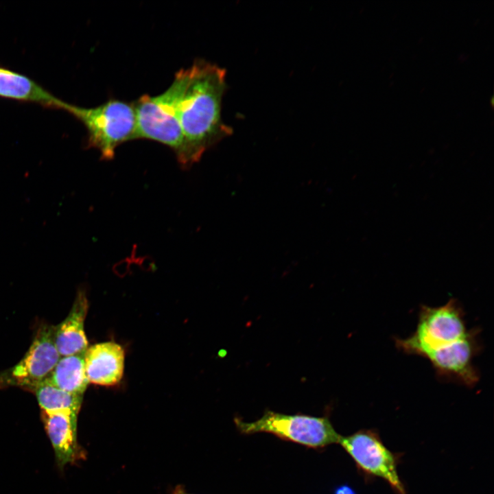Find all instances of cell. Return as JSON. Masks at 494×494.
<instances>
[{
    "label": "cell",
    "mask_w": 494,
    "mask_h": 494,
    "mask_svg": "<svg viewBox=\"0 0 494 494\" xmlns=\"http://www.w3.org/2000/svg\"><path fill=\"white\" fill-rule=\"evenodd\" d=\"M189 69V80L177 106L185 140L180 165L185 168L198 162L207 150L233 132L221 117L226 70L204 60L194 61Z\"/></svg>",
    "instance_id": "6da1fadb"
},
{
    "label": "cell",
    "mask_w": 494,
    "mask_h": 494,
    "mask_svg": "<svg viewBox=\"0 0 494 494\" xmlns=\"http://www.w3.org/2000/svg\"><path fill=\"white\" fill-rule=\"evenodd\" d=\"M189 78V69L175 74L171 85L163 93L141 95L134 103L136 139L161 143L172 149L180 164L185 155L184 137L177 117V106Z\"/></svg>",
    "instance_id": "7a4b0ae2"
},
{
    "label": "cell",
    "mask_w": 494,
    "mask_h": 494,
    "mask_svg": "<svg viewBox=\"0 0 494 494\" xmlns=\"http://www.w3.org/2000/svg\"><path fill=\"white\" fill-rule=\"evenodd\" d=\"M65 110L82 123L88 133V147L99 150L105 160L113 159L121 143L135 139L133 104L112 99L93 108L67 104Z\"/></svg>",
    "instance_id": "3957f363"
},
{
    "label": "cell",
    "mask_w": 494,
    "mask_h": 494,
    "mask_svg": "<svg viewBox=\"0 0 494 494\" xmlns=\"http://www.w3.org/2000/svg\"><path fill=\"white\" fill-rule=\"evenodd\" d=\"M469 331L460 303L451 298L441 306H421L415 331L405 338H395V345L405 353L422 357L465 338Z\"/></svg>",
    "instance_id": "277c9868"
},
{
    "label": "cell",
    "mask_w": 494,
    "mask_h": 494,
    "mask_svg": "<svg viewBox=\"0 0 494 494\" xmlns=\"http://www.w3.org/2000/svg\"><path fill=\"white\" fill-rule=\"evenodd\" d=\"M235 423L244 434L268 432L311 447L338 443L341 437L325 417L289 415L268 410L255 421L244 422L236 418Z\"/></svg>",
    "instance_id": "5b68a950"
},
{
    "label": "cell",
    "mask_w": 494,
    "mask_h": 494,
    "mask_svg": "<svg viewBox=\"0 0 494 494\" xmlns=\"http://www.w3.org/2000/svg\"><path fill=\"white\" fill-rule=\"evenodd\" d=\"M54 326L42 325L23 358L0 373V388L16 386L32 392L49 377L60 356L54 340Z\"/></svg>",
    "instance_id": "8992f818"
},
{
    "label": "cell",
    "mask_w": 494,
    "mask_h": 494,
    "mask_svg": "<svg viewBox=\"0 0 494 494\" xmlns=\"http://www.w3.org/2000/svg\"><path fill=\"white\" fill-rule=\"evenodd\" d=\"M477 329L452 344L429 351L422 357L432 365L438 377L471 388L477 384L480 375L473 358L480 351Z\"/></svg>",
    "instance_id": "52a82bcc"
},
{
    "label": "cell",
    "mask_w": 494,
    "mask_h": 494,
    "mask_svg": "<svg viewBox=\"0 0 494 494\" xmlns=\"http://www.w3.org/2000/svg\"><path fill=\"white\" fill-rule=\"evenodd\" d=\"M364 471L386 480L397 492L405 489L397 474L394 455L370 431L341 436L339 443Z\"/></svg>",
    "instance_id": "ba28073f"
},
{
    "label": "cell",
    "mask_w": 494,
    "mask_h": 494,
    "mask_svg": "<svg viewBox=\"0 0 494 494\" xmlns=\"http://www.w3.org/2000/svg\"><path fill=\"white\" fill-rule=\"evenodd\" d=\"M41 418L58 466L63 467L78 460L82 456L77 440L78 413L71 410H41Z\"/></svg>",
    "instance_id": "9c48e42d"
},
{
    "label": "cell",
    "mask_w": 494,
    "mask_h": 494,
    "mask_svg": "<svg viewBox=\"0 0 494 494\" xmlns=\"http://www.w3.org/2000/svg\"><path fill=\"white\" fill-rule=\"evenodd\" d=\"M85 372L89 383L101 386L118 384L124 369V351L114 342H105L87 348Z\"/></svg>",
    "instance_id": "30bf717a"
},
{
    "label": "cell",
    "mask_w": 494,
    "mask_h": 494,
    "mask_svg": "<svg viewBox=\"0 0 494 494\" xmlns=\"http://www.w3.org/2000/svg\"><path fill=\"white\" fill-rule=\"evenodd\" d=\"M88 308L85 293L79 291L67 316L54 326V344L60 357L85 353L89 347L84 328Z\"/></svg>",
    "instance_id": "8fae6325"
},
{
    "label": "cell",
    "mask_w": 494,
    "mask_h": 494,
    "mask_svg": "<svg viewBox=\"0 0 494 494\" xmlns=\"http://www.w3.org/2000/svg\"><path fill=\"white\" fill-rule=\"evenodd\" d=\"M0 97L65 110L67 104L28 77L0 67Z\"/></svg>",
    "instance_id": "7c38bea8"
},
{
    "label": "cell",
    "mask_w": 494,
    "mask_h": 494,
    "mask_svg": "<svg viewBox=\"0 0 494 494\" xmlns=\"http://www.w3.org/2000/svg\"><path fill=\"white\" fill-rule=\"evenodd\" d=\"M85 353L60 357L48 379L69 393L83 396L89 384L85 372Z\"/></svg>",
    "instance_id": "4fadbf2b"
},
{
    "label": "cell",
    "mask_w": 494,
    "mask_h": 494,
    "mask_svg": "<svg viewBox=\"0 0 494 494\" xmlns=\"http://www.w3.org/2000/svg\"><path fill=\"white\" fill-rule=\"evenodd\" d=\"M41 410L55 412L71 410L79 412L83 396L64 391L51 383L48 378L34 390Z\"/></svg>",
    "instance_id": "5bb4252c"
},
{
    "label": "cell",
    "mask_w": 494,
    "mask_h": 494,
    "mask_svg": "<svg viewBox=\"0 0 494 494\" xmlns=\"http://www.w3.org/2000/svg\"><path fill=\"white\" fill-rule=\"evenodd\" d=\"M336 494H355V493L350 487L344 486L340 487L336 491Z\"/></svg>",
    "instance_id": "9a60e30c"
},
{
    "label": "cell",
    "mask_w": 494,
    "mask_h": 494,
    "mask_svg": "<svg viewBox=\"0 0 494 494\" xmlns=\"http://www.w3.org/2000/svg\"><path fill=\"white\" fill-rule=\"evenodd\" d=\"M175 494H189V493H185L184 491H183L182 489H177V490H176Z\"/></svg>",
    "instance_id": "2e32d148"
}]
</instances>
